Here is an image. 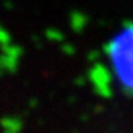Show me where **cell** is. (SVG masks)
I'll return each instance as SVG.
<instances>
[{
  "label": "cell",
  "instance_id": "cell-3",
  "mask_svg": "<svg viewBox=\"0 0 133 133\" xmlns=\"http://www.w3.org/2000/svg\"><path fill=\"white\" fill-rule=\"evenodd\" d=\"M48 36H49V37H53V40H58V38L61 40V37H62L61 33H58V31H55V30H49Z\"/></svg>",
  "mask_w": 133,
  "mask_h": 133
},
{
  "label": "cell",
  "instance_id": "cell-1",
  "mask_svg": "<svg viewBox=\"0 0 133 133\" xmlns=\"http://www.w3.org/2000/svg\"><path fill=\"white\" fill-rule=\"evenodd\" d=\"M105 53L111 58L121 84L133 90V21H126L124 33L105 44Z\"/></svg>",
  "mask_w": 133,
  "mask_h": 133
},
{
  "label": "cell",
  "instance_id": "cell-2",
  "mask_svg": "<svg viewBox=\"0 0 133 133\" xmlns=\"http://www.w3.org/2000/svg\"><path fill=\"white\" fill-rule=\"evenodd\" d=\"M70 22H71V27L76 31H81L84 28L86 22H87V18H86L84 14L81 12H72L71 14V18H70Z\"/></svg>",
  "mask_w": 133,
  "mask_h": 133
}]
</instances>
